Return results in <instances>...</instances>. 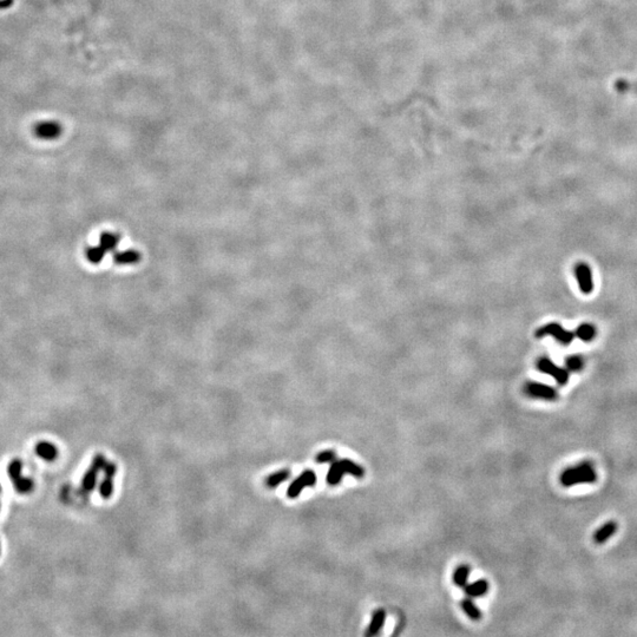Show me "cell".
Wrapping results in <instances>:
<instances>
[{
  "label": "cell",
  "instance_id": "cell-17",
  "mask_svg": "<svg viewBox=\"0 0 637 637\" xmlns=\"http://www.w3.org/2000/svg\"><path fill=\"white\" fill-rule=\"evenodd\" d=\"M590 470H595V468H593V464L591 462L578 463L576 465H573V466L565 468V470L562 472L561 477H560V482H562V480H564V479H568L572 476L583 474V472H588Z\"/></svg>",
  "mask_w": 637,
  "mask_h": 637
},
{
  "label": "cell",
  "instance_id": "cell-8",
  "mask_svg": "<svg viewBox=\"0 0 637 637\" xmlns=\"http://www.w3.org/2000/svg\"><path fill=\"white\" fill-rule=\"evenodd\" d=\"M104 478L99 484V495L101 498L110 499L113 494V478L117 474L116 464L107 462L104 467Z\"/></svg>",
  "mask_w": 637,
  "mask_h": 637
},
{
  "label": "cell",
  "instance_id": "cell-21",
  "mask_svg": "<svg viewBox=\"0 0 637 637\" xmlns=\"http://www.w3.org/2000/svg\"><path fill=\"white\" fill-rule=\"evenodd\" d=\"M140 259L139 254L135 250H124V252H118L115 254L113 260L118 264H132L138 262Z\"/></svg>",
  "mask_w": 637,
  "mask_h": 637
},
{
  "label": "cell",
  "instance_id": "cell-27",
  "mask_svg": "<svg viewBox=\"0 0 637 637\" xmlns=\"http://www.w3.org/2000/svg\"><path fill=\"white\" fill-rule=\"evenodd\" d=\"M0 491H2V485H0Z\"/></svg>",
  "mask_w": 637,
  "mask_h": 637
},
{
  "label": "cell",
  "instance_id": "cell-5",
  "mask_svg": "<svg viewBox=\"0 0 637 637\" xmlns=\"http://www.w3.org/2000/svg\"><path fill=\"white\" fill-rule=\"evenodd\" d=\"M537 368L541 371L542 373H545L552 377L554 380L557 381L558 385L564 386L568 384L569 381V371L565 368H562V367L557 366L552 360H550L549 358H541L537 362Z\"/></svg>",
  "mask_w": 637,
  "mask_h": 637
},
{
  "label": "cell",
  "instance_id": "cell-13",
  "mask_svg": "<svg viewBox=\"0 0 637 637\" xmlns=\"http://www.w3.org/2000/svg\"><path fill=\"white\" fill-rule=\"evenodd\" d=\"M36 455L46 462H54L58 457V450L56 445L49 443V441H40L36 445Z\"/></svg>",
  "mask_w": 637,
  "mask_h": 637
},
{
  "label": "cell",
  "instance_id": "cell-12",
  "mask_svg": "<svg viewBox=\"0 0 637 637\" xmlns=\"http://www.w3.org/2000/svg\"><path fill=\"white\" fill-rule=\"evenodd\" d=\"M597 478H599V477H597L596 471L590 470L588 472H583V474L572 476L568 479L562 480L561 484L564 487H571V486L578 485V484H593L597 482Z\"/></svg>",
  "mask_w": 637,
  "mask_h": 637
},
{
  "label": "cell",
  "instance_id": "cell-9",
  "mask_svg": "<svg viewBox=\"0 0 637 637\" xmlns=\"http://www.w3.org/2000/svg\"><path fill=\"white\" fill-rule=\"evenodd\" d=\"M34 134L42 139H56L61 134V127L57 122H40L34 127Z\"/></svg>",
  "mask_w": 637,
  "mask_h": 637
},
{
  "label": "cell",
  "instance_id": "cell-4",
  "mask_svg": "<svg viewBox=\"0 0 637 637\" xmlns=\"http://www.w3.org/2000/svg\"><path fill=\"white\" fill-rule=\"evenodd\" d=\"M537 337H552L557 340L558 342L563 346H568L575 339L576 334L572 333L565 328H563L560 323H548L543 326L537 331Z\"/></svg>",
  "mask_w": 637,
  "mask_h": 637
},
{
  "label": "cell",
  "instance_id": "cell-18",
  "mask_svg": "<svg viewBox=\"0 0 637 637\" xmlns=\"http://www.w3.org/2000/svg\"><path fill=\"white\" fill-rule=\"evenodd\" d=\"M470 573H471V568L468 565L462 564V565L457 566L456 570H455V572H453V576H452L453 583H455L456 587L464 589L465 585L467 584V581H468V577H470Z\"/></svg>",
  "mask_w": 637,
  "mask_h": 637
},
{
  "label": "cell",
  "instance_id": "cell-25",
  "mask_svg": "<svg viewBox=\"0 0 637 637\" xmlns=\"http://www.w3.org/2000/svg\"><path fill=\"white\" fill-rule=\"evenodd\" d=\"M566 368L570 372H580L584 367V360L581 355H571L566 359Z\"/></svg>",
  "mask_w": 637,
  "mask_h": 637
},
{
  "label": "cell",
  "instance_id": "cell-28",
  "mask_svg": "<svg viewBox=\"0 0 637 637\" xmlns=\"http://www.w3.org/2000/svg\"><path fill=\"white\" fill-rule=\"evenodd\" d=\"M0 552H2V548H0Z\"/></svg>",
  "mask_w": 637,
  "mask_h": 637
},
{
  "label": "cell",
  "instance_id": "cell-19",
  "mask_svg": "<svg viewBox=\"0 0 637 637\" xmlns=\"http://www.w3.org/2000/svg\"><path fill=\"white\" fill-rule=\"evenodd\" d=\"M340 463H341L343 470H345L346 475H351L353 476L354 478L357 479H362L365 477V468H363L361 465H359L358 463L353 462V460L343 458L340 459Z\"/></svg>",
  "mask_w": 637,
  "mask_h": 637
},
{
  "label": "cell",
  "instance_id": "cell-26",
  "mask_svg": "<svg viewBox=\"0 0 637 637\" xmlns=\"http://www.w3.org/2000/svg\"><path fill=\"white\" fill-rule=\"evenodd\" d=\"M334 460H337V453H335V451L333 450L321 451L315 456V462L318 464L333 463Z\"/></svg>",
  "mask_w": 637,
  "mask_h": 637
},
{
  "label": "cell",
  "instance_id": "cell-7",
  "mask_svg": "<svg viewBox=\"0 0 637 637\" xmlns=\"http://www.w3.org/2000/svg\"><path fill=\"white\" fill-rule=\"evenodd\" d=\"M575 274L578 287L584 294H590L593 291V277L591 268L587 263L581 262L576 265Z\"/></svg>",
  "mask_w": 637,
  "mask_h": 637
},
{
  "label": "cell",
  "instance_id": "cell-6",
  "mask_svg": "<svg viewBox=\"0 0 637 637\" xmlns=\"http://www.w3.org/2000/svg\"><path fill=\"white\" fill-rule=\"evenodd\" d=\"M524 392L529 397L536 398V399L549 401H554L558 399V392L556 389L549 385L542 384V382L538 381H527L524 387Z\"/></svg>",
  "mask_w": 637,
  "mask_h": 637
},
{
  "label": "cell",
  "instance_id": "cell-22",
  "mask_svg": "<svg viewBox=\"0 0 637 637\" xmlns=\"http://www.w3.org/2000/svg\"><path fill=\"white\" fill-rule=\"evenodd\" d=\"M596 328L591 323H582L576 331V337L580 338L583 341H591L596 337Z\"/></svg>",
  "mask_w": 637,
  "mask_h": 637
},
{
  "label": "cell",
  "instance_id": "cell-20",
  "mask_svg": "<svg viewBox=\"0 0 637 637\" xmlns=\"http://www.w3.org/2000/svg\"><path fill=\"white\" fill-rule=\"evenodd\" d=\"M291 475H292L291 471L287 470V468L277 471L275 472V474H272L271 476H268L267 478H265V482H264L265 486L271 487V488H275L291 478Z\"/></svg>",
  "mask_w": 637,
  "mask_h": 637
},
{
  "label": "cell",
  "instance_id": "cell-3",
  "mask_svg": "<svg viewBox=\"0 0 637 637\" xmlns=\"http://www.w3.org/2000/svg\"><path fill=\"white\" fill-rule=\"evenodd\" d=\"M316 482H318V476H316L314 471H312V470L303 471L302 474H301L299 477H296V478L291 483V485L288 486L287 491H286L287 497L291 499L298 498L301 495V492H302L304 488L314 486Z\"/></svg>",
  "mask_w": 637,
  "mask_h": 637
},
{
  "label": "cell",
  "instance_id": "cell-1",
  "mask_svg": "<svg viewBox=\"0 0 637 637\" xmlns=\"http://www.w3.org/2000/svg\"><path fill=\"white\" fill-rule=\"evenodd\" d=\"M105 465H107L105 457L103 455H96L95 458L92 459L91 465L89 466L88 471L84 474L83 479H81L78 495L81 496V497H85V496L91 494L95 490L97 485V479H98V474L104 470Z\"/></svg>",
  "mask_w": 637,
  "mask_h": 637
},
{
  "label": "cell",
  "instance_id": "cell-10",
  "mask_svg": "<svg viewBox=\"0 0 637 637\" xmlns=\"http://www.w3.org/2000/svg\"><path fill=\"white\" fill-rule=\"evenodd\" d=\"M386 617H387V613H386L385 609L379 608L372 613V619H371V622L367 627V630L365 632L366 636L368 637H373L380 634V631L384 628L385 622H386Z\"/></svg>",
  "mask_w": 637,
  "mask_h": 637
},
{
  "label": "cell",
  "instance_id": "cell-11",
  "mask_svg": "<svg viewBox=\"0 0 637 637\" xmlns=\"http://www.w3.org/2000/svg\"><path fill=\"white\" fill-rule=\"evenodd\" d=\"M488 589H490V583H488L487 580H484V578H480V580L474 582V583L466 584L464 587V592L465 595L467 597H471V599H478V597H482L484 595H486L488 592Z\"/></svg>",
  "mask_w": 637,
  "mask_h": 637
},
{
  "label": "cell",
  "instance_id": "cell-2",
  "mask_svg": "<svg viewBox=\"0 0 637 637\" xmlns=\"http://www.w3.org/2000/svg\"><path fill=\"white\" fill-rule=\"evenodd\" d=\"M22 470H23L22 460L13 459L12 462L9 464V467H7V474H9V477H10L11 482H12L13 484V487L15 488V491H17L18 494L25 495L33 490L34 484H33V480L31 478H27V477L22 476Z\"/></svg>",
  "mask_w": 637,
  "mask_h": 637
},
{
  "label": "cell",
  "instance_id": "cell-14",
  "mask_svg": "<svg viewBox=\"0 0 637 637\" xmlns=\"http://www.w3.org/2000/svg\"><path fill=\"white\" fill-rule=\"evenodd\" d=\"M345 475H346V472L345 470H343L340 460H334V462L331 464V467L328 468V472L326 476V482L328 485L337 486L342 482Z\"/></svg>",
  "mask_w": 637,
  "mask_h": 637
},
{
  "label": "cell",
  "instance_id": "cell-24",
  "mask_svg": "<svg viewBox=\"0 0 637 637\" xmlns=\"http://www.w3.org/2000/svg\"><path fill=\"white\" fill-rule=\"evenodd\" d=\"M105 253L107 252H105L100 245H97V247H90L87 249V259L93 264L100 263L101 261H103Z\"/></svg>",
  "mask_w": 637,
  "mask_h": 637
},
{
  "label": "cell",
  "instance_id": "cell-15",
  "mask_svg": "<svg viewBox=\"0 0 637 637\" xmlns=\"http://www.w3.org/2000/svg\"><path fill=\"white\" fill-rule=\"evenodd\" d=\"M617 527L619 526H617L616 522H613V521L607 522L604 525H602L600 529H597L596 532L593 533V541H595V543H597V544H603V543L607 542L608 539H610L613 535H615V532L617 531Z\"/></svg>",
  "mask_w": 637,
  "mask_h": 637
},
{
  "label": "cell",
  "instance_id": "cell-23",
  "mask_svg": "<svg viewBox=\"0 0 637 637\" xmlns=\"http://www.w3.org/2000/svg\"><path fill=\"white\" fill-rule=\"evenodd\" d=\"M119 243V237L113 233H104L101 234L99 245L105 252H112L115 250L117 244Z\"/></svg>",
  "mask_w": 637,
  "mask_h": 637
},
{
  "label": "cell",
  "instance_id": "cell-16",
  "mask_svg": "<svg viewBox=\"0 0 637 637\" xmlns=\"http://www.w3.org/2000/svg\"><path fill=\"white\" fill-rule=\"evenodd\" d=\"M460 607H462V610L464 611L465 615H466L468 619L472 621H480L483 617V613L480 611V609L478 608L474 601L471 600V597H466L464 599L462 602H460Z\"/></svg>",
  "mask_w": 637,
  "mask_h": 637
}]
</instances>
